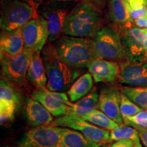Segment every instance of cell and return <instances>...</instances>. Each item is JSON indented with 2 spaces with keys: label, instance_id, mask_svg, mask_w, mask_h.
<instances>
[{
  "label": "cell",
  "instance_id": "cell-34",
  "mask_svg": "<svg viewBox=\"0 0 147 147\" xmlns=\"http://www.w3.org/2000/svg\"><path fill=\"white\" fill-rule=\"evenodd\" d=\"M110 147H136V145L133 141L130 140H122L117 141Z\"/></svg>",
  "mask_w": 147,
  "mask_h": 147
},
{
  "label": "cell",
  "instance_id": "cell-40",
  "mask_svg": "<svg viewBox=\"0 0 147 147\" xmlns=\"http://www.w3.org/2000/svg\"><path fill=\"white\" fill-rule=\"evenodd\" d=\"M146 1H147V0H146Z\"/></svg>",
  "mask_w": 147,
  "mask_h": 147
},
{
  "label": "cell",
  "instance_id": "cell-21",
  "mask_svg": "<svg viewBox=\"0 0 147 147\" xmlns=\"http://www.w3.org/2000/svg\"><path fill=\"white\" fill-rule=\"evenodd\" d=\"M88 140L80 132L63 127L59 147H101Z\"/></svg>",
  "mask_w": 147,
  "mask_h": 147
},
{
  "label": "cell",
  "instance_id": "cell-37",
  "mask_svg": "<svg viewBox=\"0 0 147 147\" xmlns=\"http://www.w3.org/2000/svg\"><path fill=\"white\" fill-rule=\"evenodd\" d=\"M53 1H63V2H74L78 3L80 0H53Z\"/></svg>",
  "mask_w": 147,
  "mask_h": 147
},
{
  "label": "cell",
  "instance_id": "cell-13",
  "mask_svg": "<svg viewBox=\"0 0 147 147\" xmlns=\"http://www.w3.org/2000/svg\"><path fill=\"white\" fill-rule=\"evenodd\" d=\"M120 102L121 91L116 87H106L100 91L97 108L122 125L124 121L120 111Z\"/></svg>",
  "mask_w": 147,
  "mask_h": 147
},
{
  "label": "cell",
  "instance_id": "cell-33",
  "mask_svg": "<svg viewBox=\"0 0 147 147\" xmlns=\"http://www.w3.org/2000/svg\"><path fill=\"white\" fill-rule=\"evenodd\" d=\"M82 1L91 5L100 12L104 8L106 3V0H82Z\"/></svg>",
  "mask_w": 147,
  "mask_h": 147
},
{
  "label": "cell",
  "instance_id": "cell-36",
  "mask_svg": "<svg viewBox=\"0 0 147 147\" xmlns=\"http://www.w3.org/2000/svg\"><path fill=\"white\" fill-rule=\"evenodd\" d=\"M22 1L28 3L34 7V8H38L40 5H41L45 0H21Z\"/></svg>",
  "mask_w": 147,
  "mask_h": 147
},
{
  "label": "cell",
  "instance_id": "cell-11",
  "mask_svg": "<svg viewBox=\"0 0 147 147\" xmlns=\"http://www.w3.org/2000/svg\"><path fill=\"white\" fill-rule=\"evenodd\" d=\"M122 42L129 61L147 62V29L132 27L122 36Z\"/></svg>",
  "mask_w": 147,
  "mask_h": 147
},
{
  "label": "cell",
  "instance_id": "cell-10",
  "mask_svg": "<svg viewBox=\"0 0 147 147\" xmlns=\"http://www.w3.org/2000/svg\"><path fill=\"white\" fill-rule=\"evenodd\" d=\"M25 49L32 52H42L49 38V27L45 18L37 15L21 28Z\"/></svg>",
  "mask_w": 147,
  "mask_h": 147
},
{
  "label": "cell",
  "instance_id": "cell-12",
  "mask_svg": "<svg viewBox=\"0 0 147 147\" xmlns=\"http://www.w3.org/2000/svg\"><path fill=\"white\" fill-rule=\"evenodd\" d=\"M32 98L38 101L55 117H61L68 113L70 101L65 93L51 91L47 87H37L32 92Z\"/></svg>",
  "mask_w": 147,
  "mask_h": 147
},
{
  "label": "cell",
  "instance_id": "cell-29",
  "mask_svg": "<svg viewBox=\"0 0 147 147\" xmlns=\"http://www.w3.org/2000/svg\"><path fill=\"white\" fill-rule=\"evenodd\" d=\"M123 121L126 125L134 124L147 128V110H142L133 117L124 118Z\"/></svg>",
  "mask_w": 147,
  "mask_h": 147
},
{
  "label": "cell",
  "instance_id": "cell-23",
  "mask_svg": "<svg viewBox=\"0 0 147 147\" xmlns=\"http://www.w3.org/2000/svg\"><path fill=\"white\" fill-rule=\"evenodd\" d=\"M130 140L133 141L136 147H142L138 131L134 127L128 125H122L110 132V141H119Z\"/></svg>",
  "mask_w": 147,
  "mask_h": 147
},
{
  "label": "cell",
  "instance_id": "cell-30",
  "mask_svg": "<svg viewBox=\"0 0 147 147\" xmlns=\"http://www.w3.org/2000/svg\"><path fill=\"white\" fill-rule=\"evenodd\" d=\"M128 11L132 21H136L140 18L147 16V6L140 9H138V10H132V9L129 8Z\"/></svg>",
  "mask_w": 147,
  "mask_h": 147
},
{
  "label": "cell",
  "instance_id": "cell-35",
  "mask_svg": "<svg viewBox=\"0 0 147 147\" xmlns=\"http://www.w3.org/2000/svg\"><path fill=\"white\" fill-rule=\"evenodd\" d=\"M136 25L141 29H147V16L146 17L140 18L134 21Z\"/></svg>",
  "mask_w": 147,
  "mask_h": 147
},
{
  "label": "cell",
  "instance_id": "cell-5",
  "mask_svg": "<svg viewBox=\"0 0 147 147\" xmlns=\"http://www.w3.org/2000/svg\"><path fill=\"white\" fill-rule=\"evenodd\" d=\"M93 40L97 59L117 62L127 58L122 38L112 27L105 26L100 28Z\"/></svg>",
  "mask_w": 147,
  "mask_h": 147
},
{
  "label": "cell",
  "instance_id": "cell-1",
  "mask_svg": "<svg viewBox=\"0 0 147 147\" xmlns=\"http://www.w3.org/2000/svg\"><path fill=\"white\" fill-rule=\"evenodd\" d=\"M47 76V88L53 91H67L82 73L65 63L60 57L53 43L48 42L41 52Z\"/></svg>",
  "mask_w": 147,
  "mask_h": 147
},
{
  "label": "cell",
  "instance_id": "cell-27",
  "mask_svg": "<svg viewBox=\"0 0 147 147\" xmlns=\"http://www.w3.org/2000/svg\"><path fill=\"white\" fill-rule=\"evenodd\" d=\"M142 110H143L142 108L135 104L123 93H121L120 111L123 118L133 117Z\"/></svg>",
  "mask_w": 147,
  "mask_h": 147
},
{
  "label": "cell",
  "instance_id": "cell-26",
  "mask_svg": "<svg viewBox=\"0 0 147 147\" xmlns=\"http://www.w3.org/2000/svg\"><path fill=\"white\" fill-rule=\"evenodd\" d=\"M0 99L12 101L18 105L21 100L19 93L13 84L7 78H1L0 82Z\"/></svg>",
  "mask_w": 147,
  "mask_h": 147
},
{
  "label": "cell",
  "instance_id": "cell-17",
  "mask_svg": "<svg viewBox=\"0 0 147 147\" xmlns=\"http://www.w3.org/2000/svg\"><path fill=\"white\" fill-rule=\"evenodd\" d=\"M1 53L14 56L25 50V43L21 29L12 32L2 31L0 36Z\"/></svg>",
  "mask_w": 147,
  "mask_h": 147
},
{
  "label": "cell",
  "instance_id": "cell-15",
  "mask_svg": "<svg viewBox=\"0 0 147 147\" xmlns=\"http://www.w3.org/2000/svg\"><path fill=\"white\" fill-rule=\"evenodd\" d=\"M95 82H113L119 78L120 66L116 61L95 59L88 66Z\"/></svg>",
  "mask_w": 147,
  "mask_h": 147
},
{
  "label": "cell",
  "instance_id": "cell-28",
  "mask_svg": "<svg viewBox=\"0 0 147 147\" xmlns=\"http://www.w3.org/2000/svg\"><path fill=\"white\" fill-rule=\"evenodd\" d=\"M18 105L12 101L0 99V119L1 124L12 121Z\"/></svg>",
  "mask_w": 147,
  "mask_h": 147
},
{
  "label": "cell",
  "instance_id": "cell-22",
  "mask_svg": "<svg viewBox=\"0 0 147 147\" xmlns=\"http://www.w3.org/2000/svg\"><path fill=\"white\" fill-rule=\"evenodd\" d=\"M108 16L112 21L119 25H125L132 21L128 9L122 0H110Z\"/></svg>",
  "mask_w": 147,
  "mask_h": 147
},
{
  "label": "cell",
  "instance_id": "cell-39",
  "mask_svg": "<svg viewBox=\"0 0 147 147\" xmlns=\"http://www.w3.org/2000/svg\"><path fill=\"white\" fill-rule=\"evenodd\" d=\"M101 147H110V146H108V144H104V145H102V146Z\"/></svg>",
  "mask_w": 147,
  "mask_h": 147
},
{
  "label": "cell",
  "instance_id": "cell-3",
  "mask_svg": "<svg viewBox=\"0 0 147 147\" xmlns=\"http://www.w3.org/2000/svg\"><path fill=\"white\" fill-rule=\"evenodd\" d=\"M100 12L84 2L77 3L67 16L63 35L78 38H94L100 28Z\"/></svg>",
  "mask_w": 147,
  "mask_h": 147
},
{
  "label": "cell",
  "instance_id": "cell-8",
  "mask_svg": "<svg viewBox=\"0 0 147 147\" xmlns=\"http://www.w3.org/2000/svg\"><path fill=\"white\" fill-rule=\"evenodd\" d=\"M33 53L25 49L14 56L1 53V69L5 78L17 85H24L27 79V71Z\"/></svg>",
  "mask_w": 147,
  "mask_h": 147
},
{
  "label": "cell",
  "instance_id": "cell-7",
  "mask_svg": "<svg viewBox=\"0 0 147 147\" xmlns=\"http://www.w3.org/2000/svg\"><path fill=\"white\" fill-rule=\"evenodd\" d=\"M52 125L67 127L81 133L90 142L100 146L110 141V131L100 128L80 116L68 113L53 121Z\"/></svg>",
  "mask_w": 147,
  "mask_h": 147
},
{
  "label": "cell",
  "instance_id": "cell-24",
  "mask_svg": "<svg viewBox=\"0 0 147 147\" xmlns=\"http://www.w3.org/2000/svg\"><path fill=\"white\" fill-rule=\"evenodd\" d=\"M81 117L91 123L108 131H112L119 126V125L115 121L110 119L101 110L97 109L93 110L91 113Z\"/></svg>",
  "mask_w": 147,
  "mask_h": 147
},
{
  "label": "cell",
  "instance_id": "cell-19",
  "mask_svg": "<svg viewBox=\"0 0 147 147\" xmlns=\"http://www.w3.org/2000/svg\"><path fill=\"white\" fill-rule=\"evenodd\" d=\"M93 86V78L89 72L84 74L73 82L67 95L71 102H76L89 94Z\"/></svg>",
  "mask_w": 147,
  "mask_h": 147
},
{
  "label": "cell",
  "instance_id": "cell-9",
  "mask_svg": "<svg viewBox=\"0 0 147 147\" xmlns=\"http://www.w3.org/2000/svg\"><path fill=\"white\" fill-rule=\"evenodd\" d=\"M63 127L52 125L35 127L25 134L21 147H59Z\"/></svg>",
  "mask_w": 147,
  "mask_h": 147
},
{
  "label": "cell",
  "instance_id": "cell-31",
  "mask_svg": "<svg viewBox=\"0 0 147 147\" xmlns=\"http://www.w3.org/2000/svg\"><path fill=\"white\" fill-rule=\"evenodd\" d=\"M127 9L138 10L147 6V1L146 0H129L128 3H125Z\"/></svg>",
  "mask_w": 147,
  "mask_h": 147
},
{
  "label": "cell",
  "instance_id": "cell-41",
  "mask_svg": "<svg viewBox=\"0 0 147 147\" xmlns=\"http://www.w3.org/2000/svg\"><path fill=\"white\" fill-rule=\"evenodd\" d=\"M19 147H21V146H19Z\"/></svg>",
  "mask_w": 147,
  "mask_h": 147
},
{
  "label": "cell",
  "instance_id": "cell-25",
  "mask_svg": "<svg viewBox=\"0 0 147 147\" xmlns=\"http://www.w3.org/2000/svg\"><path fill=\"white\" fill-rule=\"evenodd\" d=\"M120 91L142 109L147 110V87H123Z\"/></svg>",
  "mask_w": 147,
  "mask_h": 147
},
{
  "label": "cell",
  "instance_id": "cell-16",
  "mask_svg": "<svg viewBox=\"0 0 147 147\" xmlns=\"http://www.w3.org/2000/svg\"><path fill=\"white\" fill-rule=\"evenodd\" d=\"M25 113L29 123L35 127L50 125L54 121L50 112L34 98L27 100Z\"/></svg>",
  "mask_w": 147,
  "mask_h": 147
},
{
  "label": "cell",
  "instance_id": "cell-14",
  "mask_svg": "<svg viewBox=\"0 0 147 147\" xmlns=\"http://www.w3.org/2000/svg\"><path fill=\"white\" fill-rule=\"evenodd\" d=\"M119 79L129 87H147V62L121 63Z\"/></svg>",
  "mask_w": 147,
  "mask_h": 147
},
{
  "label": "cell",
  "instance_id": "cell-38",
  "mask_svg": "<svg viewBox=\"0 0 147 147\" xmlns=\"http://www.w3.org/2000/svg\"><path fill=\"white\" fill-rule=\"evenodd\" d=\"M122 1H123L125 3H127L128 1H129V0H122Z\"/></svg>",
  "mask_w": 147,
  "mask_h": 147
},
{
  "label": "cell",
  "instance_id": "cell-4",
  "mask_svg": "<svg viewBox=\"0 0 147 147\" xmlns=\"http://www.w3.org/2000/svg\"><path fill=\"white\" fill-rule=\"evenodd\" d=\"M38 8V13L45 18L49 27V42H53L63 35V27L66 18L76 6L74 2L47 0Z\"/></svg>",
  "mask_w": 147,
  "mask_h": 147
},
{
  "label": "cell",
  "instance_id": "cell-6",
  "mask_svg": "<svg viewBox=\"0 0 147 147\" xmlns=\"http://www.w3.org/2000/svg\"><path fill=\"white\" fill-rule=\"evenodd\" d=\"M35 8L21 0H5L1 5L0 25L3 31L21 29L34 18Z\"/></svg>",
  "mask_w": 147,
  "mask_h": 147
},
{
  "label": "cell",
  "instance_id": "cell-20",
  "mask_svg": "<svg viewBox=\"0 0 147 147\" xmlns=\"http://www.w3.org/2000/svg\"><path fill=\"white\" fill-rule=\"evenodd\" d=\"M99 93L93 90L89 94L82 97L76 103L69 102L68 104V113L82 117L96 109L99 100Z\"/></svg>",
  "mask_w": 147,
  "mask_h": 147
},
{
  "label": "cell",
  "instance_id": "cell-2",
  "mask_svg": "<svg viewBox=\"0 0 147 147\" xmlns=\"http://www.w3.org/2000/svg\"><path fill=\"white\" fill-rule=\"evenodd\" d=\"M52 43L61 59L74 68H87L97 59L93 39L63 35Z\"/></svg>",
  "mask_w": 147,
  "mask_h": 147
},
{
  "label": "cell",
  "instance_id": "cell-18",
  "mask_svg": "<svg viewBox=\"0 0 147 147\" xmlns=\"http://www.w3.org/2000/svg\"><path fill=\"white\" fill-rule=\"evenodd\" d=\"M27 77V80L37 87L46 88L47 87V71L41 52L33 53Z\"/></svg>",
  "mask_w": 147,
  "mask_h": 147
},
{
  "label": "cell",
  "instance_id": "cell-32",
  "mask_svg": "<svg viewBox=\"0 0 147 147\" xmlns=\"http://www.w3.org/2000/svg\"><path fill=\"white\" fill-rule=\"evenodd\" d=\"M128 125L132 126L136 129L137 131H138L141 142H142L144 147H147V128L143 127H140L134 124H130Z\"/></svg>",
  "mask_w": 147,
  "mask_h": 147
}]
</instances>
